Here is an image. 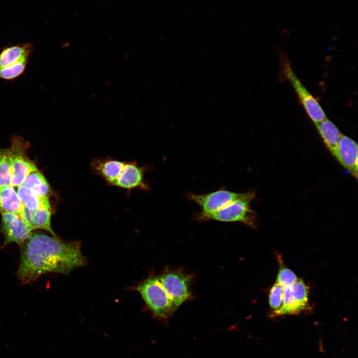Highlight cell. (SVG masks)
Listing matches in <instances>:
<instances>
[{
	"label": "cell",
	"instance_id": "30bf717a",
	"mask_svg": "<svg viewBox=\"0 0 358 358\" xmlns=\"http://www.w3.org/2000/svg\"><path fill=\"white\" fill-rule=\"evenodd\" d=\"M352 175L358 178V144L350 137L342 135L333 155Z\"/></svg>",
	"mask_w": 358,
	"mask_h": 358
},
{
	"label": "cell",
	"instance_id": "7a4b0ae2",
	"mask_svg": "<svg viewBox=\"0 0 358 358\" xmlns=\"http://www.w3.org/2000/svg\"><path fill=\"white\" fill-rule=\"evenodd\" d=\"M90 168L95 175L110 185L128 191L149 189L144 178L147 167L140 166L135 162L121 161L108 157L98 158L91 161Z\"/></svg>",
	"mask_w": 358,
	"mask_h": 358
},
{
	"label": "cell",
	"instance_id": "4fadbf2b",
	"mask_svg": "<svg viewBox=\"0 0 358 358\" xmlns=\"http://www.w3.org/2000/svg\"><path fill=\"white\" fill-rule=\"evenodd\" d=\"M32 51L30 43L16 45L4 48L0 53V68L17 63L28 58Z\"/></svg>",
	"mask_w": 358,
	"mask_h": 358
},
{
	"label": "cell",
	"instance_id": "2e32d148",
	"mask_svg": "<svg viewBox=\"0 0 358 358\" xmlns=\"http://www.w3.org/2000/svg\"><path fill=\"white\" fill-rule=\"evenodd\" d=\"M22 185L40 196L49 198L52 195L49 183L38 170L31 172L25 179Z\"/></svg>",
	"mask_w": 358,
	"mask_h": 358
},
{
	"label": "cell",
	"instance_id": "9c48e42d",
	"mask_svg": "<svg viewBox=\"0 0 358 358\" xmlns=\"http://www.w3.org/2000/svg\"><path fill=\"white\" fill-rule=\"evenodd\" d=\"M1 232L4 245L15 243L21 246L31 235L32 228L19 214L2 213Z\"/></svg>",
	"mask_w": 358,
	"mask_h": 358
},
{
	"label": "cell",
	"instance_id": "ffe728a7",
	"mask_svg": "<svg viewBox=\"0 0 358 358\" xmlns=\"http://www.w3.org/2000/svg\"><path fill=\"white\" fill-rule=\"evenodd\" d=\"M283 287L275 283L271 287L268 296L269 305L272 311L273 316H275L281 309L283 303Z\"/></svg>",
	"mask_w": 358,
	"mask_h": 358
},
{
	"label": "cell",
	"instance_id": "ba28073f",
	"mask_svg": "<svg viewBox=\"0 0 358 358\" xmlns=\"http://www.w3.org/2000/svg\"><path fill=\"white\" fill-rule=\"evenodd\" d=\"M164 289L177 309L190 296V277L179 270H170L159 278Z\"/></svg>",
	"mask_w": 358,
	"mask_h": 358
},
{
	"label": "cell",
	"instance_id": "7c38bea8",
	"mask_svg": "<svg viewBox=\"0 0 358 358\" xmlns=\"http://www.w3.org/2000/svg\"><path fill=\"white\" fill-rule=\"evenodd\" d=\"M24 206L15 189L9 185L0 187V212L21 214Z\"/></svg>",
	"mask_w": 358,
	"mask_h": 358
},
{
	"label": "cell",
	"instance_id": "5b68a950",
	"mask_svg": "<svg viewBox=\"0 0 358 358\" xmlns=\"http://www.w3.org/2000/svg\"><path fill=\"white\" fill-rule=\"evenodd\" d=\"M9 148L12 160V177L11 185L18 187L22 185L26 177L38 169L34 162L28 158L25 151L28 143L19 136H14L11 139Z\"/></svg>",
	"mask_w": 358,
	"mask_h": 358
},
{
	"label": "cell",
	"instance_id": "277c9868",
	"mask_svg": "<svg viewBox=\"0 0 358 358\" xmlns=\"http://www.w3.org/2000/svg\"><path fill=\"white\" fill-rule=\"evenodd\" d=\"M137 289L149 308L158 318L167 320L176 310L159 278L147 279Z\"/></svg>",
	"mask_w": 358,
	"mask_h": 358
},
{
	"label": "cell",
	"instance_id": "9a60e30c",
	"mask_svg": "<svg viewBox=\"0 0 358 358\" xmlns=\"http://www.w3.org/2000/svg\"><path fill=\"white\" fill-rule=\"evenodd\" d=\"M17 188V193L22 204L26 209H52L49 198L40 196L23 185Z\"/></svg>",
	"mask_w": 358,
	"mask_h": 358
},
{
	"label": "cell",
	"instance_id": "e0dca14e",
	"mask_svg": "<svg viewBox=\"0 0 358 358\" xmlns=\"http://www.w3.org/2000/svg\"><path fill=\"white\" fill-rule=\"evenodd\" d=\"M12 160L9 148H0V187L11 185Z\"/></svg>",
	"mask_w": 358,
	"mask_h": 358
},
{
	"label": "cell",
	"instance_id": "6da1fadb",
	"mask_svg": "<svg viewBox=\"0 0 358 358\" xmlns=\"http://www.w3.org/2000/svg\"><path fill=\"white\" fill-rule=\"evenodd\" d=\"M20 247L17 275L24 284L47 273H68L86 263L79 244L64 242L43 234L32 233Z\"/></svg>",
	"mask_w": 358,
	"mask_h": 358
},
{
	"label": "cell",
	"instance_id": "52a82bcc",
	"mask_svg": "<svg viewBox=\"0 0 358 358\" xmlns=\"http://www.w3.org/2000/svg\"><path fill=\"white\" fill-rule=\"evenodd\" d=\"M241 194L226 190L222 187L216 191L202 194L192 192L187 194V198L196 203L200 208V212L196 213L195 218L211 214L227 205Z\"/></svg>",
	"mask_w": 358,
	"mask_h": 358
},
{
	"label": "cell",
	"instance_id": "44dd1931",
	"mask_svg": "<svg viewBox=\"0 0 358 358\" xmlns=\"http://www.w3.org/2000/svg\"><path fill=\"white\" fill-rule=\"evenodd\" d=\"M279 268L275 283L283 287L292 284L298 278L292 270L284 265L281 260H279Z\"/></svg>",
	"mask_w": 358,
	"mask_h": 358
},
{
	"label": "cell",
	"instance_id": "3957f363",
	"mask_svg": "<svg viewBox=\"0 0 358 358\" xmlns=\"http://www.w3.org/2000/svg\"><path fill=\"white\" fill-rule=\"evenodd\" d=\"M254 191L241 193L235 200L219 210L211 214L196 218L200 221L216 220L224 222H240L255 228L257 225L256 212L251 208V203L255 198Z\"/></svg>",
	"mask_w": 358,
	"mask_h": 358
},
{
	"label": "cell",
	"instance_id": "5bb4252c",
	"mask_svg": "<svg viewBox=\"0 0 358 358\" xmlns=\"http://www.w3.org/2000/svg\"><path fill=\"white\" fill-rule=\"evenodd\" d=\"M315 125L326 147L334 155L342 136V133L327 118Z\"/></svg>",
	"mask_w": 358,
	"mask_h": 358
},
{
	"label": "cell",
	"instance_id": "ac0fdd59",
	"mask_svg": "<svg viewBox=\"0 0 358 358\" xmlns=\"http://www.w3.org/2000/svg\"><path fill=\"white\" fill-rule=\"evenodd\" d=\"M28 58H25L12 65L0 68V79L13 80L24 72Z\"/></svg>",
	"mask_w": 358,
	"mask_h": 358
},
{
	"label": "cell",
	"instance_id": "d6986e66",
	"mask_svg": "<svg viewBox=\"0 0 358 358\" xmlns=\"http://www.w3.org/2000/svg\"><path fill=\"white\" fill-rule=\"evenodd\" d=\"M291 288L294 297L306 310L309 307L308 286L301 279L298 278L291 285Z\"/></svg>",
	"mask_w": 358,
	"mask_h": 358
},
{
	"label": "cell",
	"instance_id": "8fae6325",
	"mask_svg": "<svg viewBox=\"0 0 358 358\" xmlns=\"http://www.w3.org/2000/svg\"><path fill=\"white\" fill-rule=\"evenodd\" d=\"M20 215L33 230H45L57 237L51 227L52 209L28 210L24 207Z\"/></svg>",
	"mask_w": 358,
	"mask_h": 358
},
{
	"label": "cell",
	"instance_id": "8992f818",
	"mask_svg": "<svg viewBox=\"0 0 358 358\" xmlns=\"http://www.w3.org/2000/svg\"><path fill=\"white\" fill-rule=\"evenodd\" d=\"M282 65L284 76L291 84L307 115L315 125L326 119L327 117L321 105L295 75L289 61L283 60Z\"/></svg>",
	"mask_w": 358,
	"mask_h": 358
}]
</instances>
